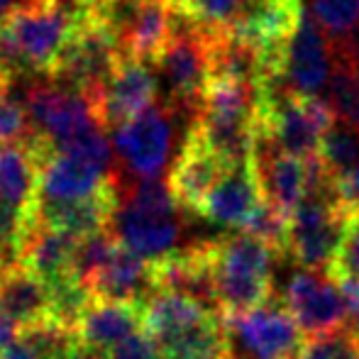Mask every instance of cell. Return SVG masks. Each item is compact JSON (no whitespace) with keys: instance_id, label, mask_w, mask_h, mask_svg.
Segmentation results:
<instances>
[{"instance_id":"6da1fadb","label":"cell","mask_w":359,"mask_h":359,"mask_svg":"<svg viewBox=\"0 0 359 359\" xmlns=\"http://www.w3.org/2000/svg\"><path fill=\"white\" fill-rule=\"evenodd\" d=\"M113 186L115 205L108 230L120 245L149 262L179 250L184 235V222L179 215L181 205L161 176L130 179L115 169Z\"/></svg>"},{"instance_id":"7a4b0ae2","label":"cell","mask_w":359,"mask_h":359,"mask_svg":"<svg viewBox=\"0 0 359 359\" xmlns=\"http://www.w3.org/2000/svg\"><path fill=\"white\" fill-rule=\"evenodd\" d=\"M213 301L222 316L264 306L274 298V262L281 259L257 237L222 235L205 240Z\"/></svg>"},{"instance_id":"3957f363","label":"cell","mask_w":359,"mask_h":359,"mask_svg":"<svg viewBox=\"0 0 359 359\" xmlns=\"http://www.w3.org/2000/svg\"><path fill=\"white\" fill-rule=\"evenodd\" d=\"M144 330L161 359H205L222 352V313L189 293H151L144 301Z\"/></svg>"},{"instance_id":"277c9868","label":"cell","mask_w":359,"mask_h":359,"mask_svg":"<svg viewBox=\"0 0 359 359\" xmlns=\"http://www.w3.org/2000/svg\"><path fill=\"white\" fill-rule=\"evenodd\" d=\"M194 128L227 164L252 159L257 142V86L210 79Z\"/></svg>"},{"instance_id":"5b68a950","label":"cell","mask_w":359,"mask_h":359,"mask_svg":"<svg viewBox=\"0 0 359 359\" xmlns=\"http://www.w3.org/2000/svg\"><path fill=\"white\" fill-rule=\"evenodd\" d=\"M154 72L164 103L196 120L210 76V32L179 13L169 42L154 59Z\"/></svg>"},{"instance_id":"8992f818","label":"cell","mask_w":359,"mask_h":359,"mask_svg":"<svg viewBox=\"0 0 359 359\" xmlns=\"http://www.w3.org/2000/svg\"><path fill=\"white\" fill-rule=\"evenodd\" d=\"M303 330L284 301L222 316V359H298Z\"/></svg>"},{"instance_id":"52a82bcc","label":"cell","mask_w":359,"mask_h":359,"mask_svg":"<svg viewBox=\"0 0 359 359\" xmlns=\"http://www.w3.org/2000/svg\"><path fill=\"white\" fill-rule=\"evenodd\" d=\"M335 123L323 95L301 98V95H266L257 93V135L266 137L279 151L293 156H313L325 135Z\"/></svg>"},{"instance_id":"ba28073f","label":"cell","mask_w":359,"mask_h":359,"mask_svg":"<svg viewBox=\"0 0 359 359\" xmlns=\"http://www.w3.org/2000/svg\"><path fill=\"white\" fill-rule=\"evenodd\" d=\"M174 118L176 110L164 100H156L133 120L110 130L118 174L130 179H154L164 174L174 142Z\"/></svg>"},{"instance_id":"9c48e42d","label":"cell","mask_w":359,"mask_h":359,"mask_svg":"<svg viewBox=\"0 0 359 359\" xmlns=\"http://www.w3.org/2000/svg\"><path fill=\"white\" fill-rule=\"evenodd\" d=\"M347 215L340 210L335 194H306L288 217V252L301 269L327 271L345 235Z\"/></svg>"},{"instance_id":"30bf717a","label":"cell","mask_w":359,"mask_h":359,"mask_svg":"<svg viewBox=\"0 0 359 359\" xmlns=\"http://www.w3.org/2000/svg\"><path fill=\"white\" fill-rule=\"evenodd\" d=\"M25 108L32 135L49 149H62L93 125H103L90 95L49 79L25 90Z\"/></svg>"},{"instance_id":"8fae6325","label":"cell","mask_w":359,"mask_h":359,"mask_svg":"<svg viewBox=\"0 0 359 359\" xmlns=\"http://www.w3.org/2000/svg\"><path fill=\"white\" fill-rule=\"evenodd\" d=\"M118 62L120 52L113 34L108 32L103 22H98L86 13L79 29L74 32L64 52L54 62L52 72L44 79L54 81L59 86H67V88L81 90V93L93 98L100 86L105 83V79L118 67Z\"/></svg>"},{"instance_id":"7c38bea8","label":"cell","mask_w":359,"mask_h":359,"mask_svg":"<svg viewBox=\"0 0 359 359\" xmlns=\"http://www.w3.org/2000/svg\"><path fill=\"white\" fill-rule=\"evenodd\" d=\"M281 301L303 330V335L308 337L350 325L345 296L327 271H296L288 279Z\"/></svg>"},{"instance_id":"4fadbf2b","label":"cell","mask_w":359,"mask_h":359,"mask_svg":"<svg viewBox=\"0 0 359 359\" xmlns=\"http://www.w3.org/2000/svg\"><path fill=\"white\" fill-rule=\"evenodd\" d=\"M335 67L332 47L316 20L308 13L301 15L291 39L286 42L281 67L276 76L284 81L288 93L301 98H316L325 90V83Z\"/></svg>"},{"instance_id":"5bb4252c","label":"cell","mask_w":359,"mask_h":359,"mask_svg":"<svg viewBox=\"0 0 359 359\" xmlns=\"http://www.w3.org/2000/svg\"><path fill=\"white\" fill-rule=\"evenodd\" d=\"M159 98V79L154 64L120 57L118 67L93 95L98 120L105 130H115L133 120Z\"/></svg>"},{"instance_id":"9a60e30c","label":"cell","mask_w":359,"mask_h":359,"mask_svg":"<svg viewBox=\"0 0 359 359\" xmlns=\"http://www.w3.org/2000/svg\"><path fill=\"white\" fill-rule=\"evenodd\" d=\"M81 286L93 301L144 303L156 291L154 266L149 259L113 240L103 259L81 279Z\"/></svg>"},{"instance_id":"2e32d148","label":"cell","mask_w":359,"mask_h":359,"mask_svg":"<svg viewBox=\"0 0 359 359\" xmlns=\"http://www.w3.org/2000/svg\"><path fill=\"white\" fill-rule=\"evenodd\" d=\"M47 149L37 137L0 147V215L37 225L39 161Z\"/></svg>"},{"instance_id":"e0dca14e","label":"cell","mask_w":359,"mask_h":359,"mask_svg":"<svg viewBox=\"0 0 359 359\" xmlns=\"http://www.w3.org/2000/svg\"><path fill=\"white\" fill-rule=\"evenodd\" d=\"M227 166L230 164L217 151L210 149L208 142L201 137V133L191 123L179 156H176L174 166L169 169L166 184H169L171 194H174L176 203L181 208L198 213L203 198L210 194L217 179L225 174Z\"/></svg>"},{"instance_id":"ac0fdd59","label":"cell","mask_w":359,"mask_h":359,"mask_svg":"<svg viewBox=\"0 0 359 359\" xmlns=\"http://www.w3.org/2000/svg\"><path fill=\"white\" fill-rule=\"evenodd\" d=\"M140 330H144V303L90 298L74 325V340L88 355L105 357Z\"/></svg>"},{"instance_id":"d6986e66","label":"cell","mask_w":359,"mask_h":359,"mask_svg":"<svg viewBox=\"0 0 359 359\" xmlns=\"http://www.w3.org/2000/svg\"><path fill=\"white\" fill-rule=\"evenodd\" d=\"M264 201L255 156L225 169L210 194L203 198L198 215L222 227H242L247 217Z\"/></svg>"},{"instance_id":"ffe728a7","label":"cell","mask_w":359,"mask_h":359,"mask_svg":"<svg viewBox=\"0 0 359 359\" xmlns=\"http://www.w3.org/2000/svg\"><path fill=\"white\" fill-rule=\"evenodd\" d=\"M110 171L62 149H47L39 161V203H64L98 196L113 184Z\"/></svg>"},{"instance_id":"44dd1931","label":"cell","mask_w":359,"mask_h":359,"mask_svg":"<svg viewBox=\"0 0 359 359\" xmlns=\"http://www.w3.org/2000/svg\"><path fill=\"white\" fill-rule=\"evenodd\" d=\"M0 311L20 330L47 325L54 323L52 291L39 276L20 264L0 269Z\"/></svg>"},{"instance_id":"7402d4cb","label":"cell","mask_w":359,"mask_h":359,"mask_svg":"<svg viewBox=\"0 0 359 359\" xmlns=\"http://www.w3.org/2000/svg\"><path fill=\"white\" fill-rule=\"evenodd\" d=\"M76 247H79V237L47 227L37 220V225L32 227V232L25 240L18 264L32 271L34 276H39L47 286H54L59 281L76 279Z\"/></svg>"},{"instance_id":"603a6c76","label":"cell","mask_w":359,"mask_h":359,"mask_svg":"<svg viewBox=\"0 0 359 359\" xmlns=\"http://www.w3.org/2000/svg\"><path fill=\"white\" fill-rule=\"evenodd\" d=\"M115 205V186L110 184L103 194L81 201H64V203H39L37 220L54 230H62L74 237H88L95 232L108 230L110 215Z\"/></svg>"},{"instance_id":"cb8c5ba5","label":"cell","mask_w":359,"mask_h":359,"mask_svg":"<svg viewBox=\"0 0 359 359\" xmlns=\"http://www.w3.org/2000/svg\"><path fill=\"white\" fill-rule=\"evenodd\" d=\"M323 93V100L332 110L337 123L359 130V67L335 62Z\"/></svg>"},{"instance_id":"d4e9b609","label":"cell","mask_w":359,"mask_h":359,"mask_svg":"<svg viewBox=\"0 0 359 359\" xmlns=\"http://www.w3.org/2000/svg\"><path fill=\"white\" fill-rule=\"evenodd\" d=\"M318 156L323 159L325 169L330 171L332 181L359 164V130L345 123H332L325 130L318 147Z\"/></svg>"},{"instance_id":"484cf974","label":"cell","mask_w":359,"mask_h":359,"mask_svg":"<svg viewBox=\"0 0 359 359\" xmlns=\"http://www.w3.org/2000/svg\"><path fill=\"white\" fill-rule=\"evenodd\" d=\"M242 232L257 237L264 245H269L271 250L279 257H286L288 252V217L281 213L279 208L269 203V201H262L257 205V210L247 217V222L240 227Z\"/></svg>"},{"instance_id":"4316f807","label":"cell","mask_w":359,"mask_h":359,"mask_svg":"<svg viewBox=\"0 0 359 359\" xmlns=\"http://www.w3.org/2000/svg\"><path fill=\"white\" fill-rule=\"evenodd\" d=\"M245 5L247 0H184L176 10L203 29H225Z\"/></svg>"},{"instance_id":"83f0119b","label":"cell","mask_w":359,"mask_h":359,"mask_svg":"<svg viewBox=\"0 0 359 359\" xmlns=\"http://www.w3.org/2000/svg\"><path fill=\"white\" fill-rule=\"evenodd\" d=\"M298 359H359V332L347 325L311 337Z\"/></svg>"},{"instance_id":"f1b7e54d","label":"cell","mask_w":359,"mask_h":359,"mask_svg":"<svg viewBox=\"0 0 359 359\" xmlns=\"http://www.w3.org/2000/svg\"><path fill=\"white\" fill-rule=\"evenodd\" d=\"M15 83H10L8 88H0V147L32 137L25 95L20 98Z\"/></svg>"},{"instance_id":"f546056e","label":"cell","mask_w":359,"mask_h":359,"mask_svg":"<svg viewBox=\"0 0 359 359\" xmlns=\"http://www.w3.org/2000/svg\"><path fill=\"white\" fill-rule=\"evenodd\" d=\"M327 274L332 279H337V276H355V279H359V210L347 215L342 245L337 250L335 259L327 266Z\"/></svg>"},{"instance_id":"4dcf8cb0","label":"cell","mask_w":359,"mask_h":359,"mask_svg":"<svg viewBox=\"0 0 359 359\" xmlns=\"http://www.w3.org/2000/svg\"><path fill=\"white\" fill-rule=\"evenodd\" d=\"M332 194L345 215L359 210V164L332 181Z\"/></svg>"},{"instance_id":"1f68e13d","label":"cell","mask_w":359,"mask_h":359,"mask_svg":"<svg viewBox=\"0 0 359 359\" xmlns=\"http://www.w3.org/2000/svg\"><path fill=\"white\" fill-rule=\"evenodd\" d=\"M18 335H20V327L0 311V357L5 355V350H8L15 340H18Z\"/></svg>"},{"instance_id":"d6a6232c","label":"cell","mask_w":359,"mask_h":359,"mask_svg":"<svg viewBox=\"0 0 359 359\" xmlns=\"http://www.w3.org/2000/svg\"><path fill=\"white\" fill-rule=\"evenodd\" d=\"M62 359H88V355H86V352H83V350H81V347H79V345H74V347H72V350H69V352H67V355H64Z\"/></svg>"},{"instance_id":"836d02e7","label":"cell","mask_w":359,"mask_h":359,"mask_svg":"<svg viewBox=\"0 0 359 359\" xmlns=\"http://www.w3.org/2000/svg\"><path fill=\"white\" fill-rule=\"evenodd\" d=\"M18 3H20V0H0V20H3Z\"/></svg>"},{"instance_id":"e575fe53","label":"cell","mask_w":359,"mask_h":359,"mask_svg":"<svg viewBox=\"0 0 359 359\" xmlns=\"http://www.w3.org/2000/svg\"><path fill=\"white\" fill-rule=\"evenodd\" d=\"M171 3H174V8H179V5L184 3V0H171Z\"/></svg>"}]
</instances>
